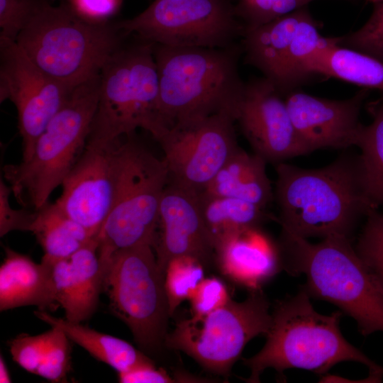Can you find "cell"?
<instances>
[{"label": "cell", "instance_id": "25", "mask_svg": "<svg viewBox=\"0 0 383 383\" xmlns=\"http://www.w3.org/2000/svg\"><path fill=\"white\" fill-rule=\"evenodd\" d=\"M36 211L30 232L42 247L44 262L68 258L95 238L55 203L48 202Z\"/></svg>", "mask_w": 383, "mask_h": 383}, {"label": "cell", "instance_id": "39", "mask_svg": "<svg viewBox=\"0 0 383 383\" xmlns=\"http://www.w3.org/2000/svg\"><path fill=\"white\" fill-rule=\"evenodd\" d=\"M11 377L6 367V362L1 355L0 357V382L1 383H8L11 382Z\"/></svg>", "mask_w": 383, "mask_h": 383}, {"label": "cell", "instance_id": "10", "mask_svg": "<svg viewBox=\"0 0 383 383\" xmlns=\"http://www.w3.org/2000/svg\"><path fill=\"white\" fill-rule=\"evenodd\" d=\"M270 309L262 289L250 291L244 301L231 299L206 315L179 321L167 335L166 347L186 353L206 372L228 379L247 343L268 333Z\"/></svg>", "mask_w": 383, "mask_h": 383}, {"label": "cell", "instance_id": "4", "mask_svg": "<svg viewBox=\"0 0 383 383\" xmlns=\"http://www.w3.org/2000/svg\"><path fill=\"white\" fill-rule=\"evenodd\" d=\"M282 266L311 298L330 302L353 318L364 336L383 332V291L352 246L351 238L331 236L311 243L282 230Z\"/></svg>", "mask_w": 383, "mask_h": 383}, {"label": "cell", "instance_id": "11", "mask_svg": "<svg viewBox=\"0 0 383 383\" xmlns=\"http://www.w3.org/2000/svg\"><path fill=\"white\" fill-rule=\"evenodd\" d=\"M116 26L126 35L172 47L226 48L245 30L232 0H155Z\"/></svg>", "mask_w": 383, "mask_h": 383}, {"label": "cell", "instance_id": "21", "mask_svg": "<svg viewBox=\"0 0 383 383\" xmlns=\"http://www.w3.org/2000/svg\"><path fill=\"white\" fill-rule=\"evenodd\" d=\"M0 267V310L35 306L40 310L58 306L52 282V264L35 262L9 248Z\"/></svg>", "mask_w": 383, "mask_h": 383}, {"label": "cell", "instance_id": "20", "mask_svg": "<svg viewBox=\"0 0 383 383\" xmlns=\"http://www.w3.org/2000/svg\"><path fill=\"white\" fill-rule=\"evenodd\" d=\"M98 248L95 238L70 257L52 263L55 300L70 321L82 323L98 306L104 284Z\"/></svg>", "mask_w": 383, "mask_h": 383}, {"label": "cell", "instance_id": "24", "mask_svg": "<svg viewBox=\"0 0 383 383\" xmlns=\"http://www.w3.org/2000/svg\"><path fill=\"white\" fill-rule=\"evenodd\" d=\"M34 313L50 327L62 331L70 340L83 348L94 358L109 365L118 373L152 360L142 350L123 339L96 331L82 323L54 316L45 310L38 309Z\"/></svg>", "mask_w": 383, "mask_h": 383}, {"label": "cell", "instance_id": "19", "mask_svg": "<svg viewBox=\"0 0 383 383\" xmlns=\"http://www.w3.org/2000/svg\"><path fill=\"white\" fill-rule=\"evenodd\" d=\"M215 267L225 278L250 291L262 286L283 270L278 243L260 228L233 235L215 249Z\"/></svg>", "mask_w": 383, "mask_h": 383}, {"label": "cell", "instance_id": "31", "mask_svg": "<svg viewBox=\"0 0 383 383\" xmlns=\"http://www.w3.org/2000/svg\"><path fill=\"white\" fill-rule=\"evenodd\" d=\"M70 340L62 331L51 327L43 357L35 374L52 382L65 381L71 368Z\"/></svg>", "mask_w": 383, "mask_h": 383}, {"label": "cell", "instance_id": "32", "mask_svg": "<svg viewBox=\"0 0 383 383\" xmlns=\"http://www.w3.org/2000/svg\"><path fill=\"white\" fill-rule=\"evenodd\" d=\"M338 45L383 62V2L374 4L372 12L363 26L339 37Z\"/></svg>", "mask_w": 383, "mask_h": 383}, {"label": "cell", "instance_id": "16", "mask_svg": "<svg viewBox=\"0 0 383 383\" xmlns=\"http://www.w3.org/2000/svg\"><path fill=\"white\" fill-rule=\"evenodd\" d=\"M235 121L254 152L267 162L278 164L309 153L296 131L285 99L265 77L245 82Z\"/></svg>", "mask_w": 383, "mask_h": 383}, {"label": "cell", "instance_id": "40", "mask_svg": "<svg viewBox=\"0 0 383 383\" xmlns=\"http://www.w3.org/2000/svg\"><path fill=\"white\" fill-rule=\"evenodd\" d=\"M368 2L372 3L373 4L383 2V0H366Z\"/></svg>", "mask_w": 383, "mask_h": 383}, {"label": "cell", "instance_id": "8", "mask_svg": "<svg viewBox=\"0 0 383 383\" xmlns=\"http://www.w3.org/2000/svg\"><path fill=\"white\" fill-rule=\"evenodd\" d=\"M121 48L100 74L97 106L87 141L113 143L138 128L155 127L159 93L153 44Z\"/></svg>", "mask_w": 383, "mask_h": 383}, {"label": "cell", "instance_id": "13", "mask_svg": "<svg viewBox=\"0 0 383 383\" xmlns=\"http://www.w3.org/2000/svg\"><path fill=\"white\" fill-rule=\"evenodd\" d=\"M235 118L229 112L162 129L160 143L168 182L201 193L238 149Z\"/></svg>", "mask_w": 383, "mask_h": 383}, {"label": "cell", "instance_id": "27", "mask_svg": "<svg viewBox=\"0 0 383 383\" xmlns=\"http://www.w3.org/2000/svg\"><path fill=\"white\" fill-rule=\"evenodd\" d=\"M367 111L372 122L363 125L360 132L357 162L364 190L378 207L383 204V96L368 103Z\"/></svg>", "mask_w": 383, "mask_h": 383}, {"label": "cell", "instance_id": "2", "mask_svg": "<svg viewBox=\"0 0 383 383\" xmlns=\"http://www.w3.org/2000/svg\"><path fill=\"white\" fill-rule=\"evenodd\" d=\"M276 172L277 221L282 230L301 238H351L358 221L378 208L364 190L357 157L311 170L280 162Z\"/></svg>", "mask_w": 383, "mask_h": 383}, {"label": "cell", "instance_id": "9", "mask_svg": "<svg viewBox=\"0 0 383 383\" xmlns=\"http://www.w3.org/2000/svg\"><path fill=\"white\" fill-rule=\"evenodd\" d=\"M103 290L112 312L129 328L143 353L158 354L167 348L171 316L165 274L152 245L114 253L104 271Z\"/></svg>", "mask_w": 383, "mask_h": 383}, {"label": "cell", "instance_id": "23", "mask_svg": "<svg viewBox=\"0 0 383 383\" xmlns=\"http://www.w3.org/2000/svg\"><path fill=\"white\" fill-rule=\"evenodd\" d=\"M339 37L314 53L306 64L313 77L335 78L383 94V62L338 45Z\"/></svg>", "mask_w": 383, "mask_h": 383}, {"label": "cell", "instance_id": "14", "mask_svg": "<svg viewBox=\"0 0 383 383\" xmlns=\"http://www.w3.org/2000/svg\"><path fill=\"white\" fill-rule=\"evenodd\" d=\"M0 101L9 99L16 108L25 161L72 89L43 71L16 41L0 40Z\"/></svg>", "mask_w": 383, "mask_h": 383}, {"label": "cell", "instance_id": "29", "mask_svg": "<svg viewBox=\"0 0 383 383\" xmlns=\"http://www.w3.org/2000/svg\"><path fill=\"white\" fill-rule=\"evenodd\" d=\"M313 1L316 0H238L235 10L245 29H250L307 6Z\"/></svg>", "mask_w": 383, "mask_h": 383}, {"label": "cell", "instance_id": "34", "mask_svg": "<svg viewBox=\"0 0 383 383\" xmlns=\"http://www.w3.org/2000/svg\"><path fill=\"white\" fill-rule=\"evenodd\" d=\"M121 383L209 382V379L196 377L185 370H175L172 374L157 367L152 360L137 365L131 370L118 373Z\"/></svg>", "mask_w": 383, "mask_h": 383}, {"label": "cell", "instance_id": "30", "mask_svg": "<svg viewBox=\"0 0 383 383\" xmlns=\"http://www.w3.org/2000/svg\"><path fill=\"white\" fill-rule=\"evenodd\" d=\"M355 250L383 291V213L366 217Z\"/></svg>", "mask_w": 383, "mask_h": 383}, {"label": "cell", "instance_id": "33", "mask_svg": "<svg viewBox=\"0 0 383 383\" xmlns=\"http://www.w3.org/2000/svg\"><path fill=\"white\" fill-rule=\"evenodd\" d=\"M225 282L216 276L204 277L189 301L192 316L206 315L226 305L231 300Z\"/></svg>", "mask_w": 383, "mask_h": 383}, {"label": "cell", "instance_id": "12", "mask_svg": "<svg viewBox=\"0 0 383 383\" xmlns=\"http://www.w3.org/2000/svg\"><path fill=\"white\" fill-rule=\"evenodd\" d=\"M321 27L307 6L245 29L242 37L245 61L259 69L286 96L312 78L306 62L332 41L333 38L321 35Z\"/></svg>", "mask_w": 383, "mask_h": 383}, {"label": "cell", "instance_id": "26", "mask_svg": "<svg viewBox=\"0 0 383 383\" xmlns=\"http://www.w3.org/2000/svg\"><path fill=\"white\" fill-rule=\"evenodd\" d=\"M202 213L214 248L224 240L243 232L260 228L270 218L265 209L232 197L200 193Z\"/></svg>", "mask_w": 383, "mask_h": 383}, {"label": "cell", "instance_id": "1", "mask_svg": "<svg viewBox=\"0 0 383 383\" xmlns=\"http://www.w3.org/2000/svg\"><path fill=\"white\" fill-rule=\"evenodd\" d=\"M243 52L226 48L172 47L153 44L159 93L154 137L164 128L221 112L234 116L245 82L238 72Z\"/></svg>", "mask_w": 383, "mask_h": 383}, {"label": "cell", "instance_id": "35", "mask_svg": "<svg viewBox=\"0 0 383 383\" xmlns=\"http://www.w3.org/2000/svg\"><path fill=\"white\" fill-rule=\"evenodd\" d=\"M49 331L39 335L20 334L8 342L12 359L27 372L35 374L43 357Z\"/></svg>", "mask_w": 383, "mask_h": 383}, {"label": "cell", "instance_id": "36", "mask_svg": "<svg viewBox=\"0 0 383 383\" xmlns=\"http://www.w3.org/2000/svg\"><path fill=\"white\" fill-rule=\"evenodd\" d=\"M35 4V0H0V40L16 41Z\"/></svg>", "mask_w": 383, "mask_h": 383}, {"label": "cell", "instance_id": "37", "mask_svg": "<svg viewBox=\"0 0 383 383\" xmlns=\"http://www.w3.org/2000/svg\"><path fill=\"white\" fill-rule=\"evenodd\" d=\"M11 189L1 177L0 180V235L13 231H30L37 211L15 209L10 204Z\"/></svg>", "mask_w": 383, "mask_h": 383}, {"label": "cell", "instance_id": "28", "mask_svg": "<svg viewBox=\"0 0 383 383\" xmlns=\"http://www.w3.org/2000/svg\"><path fill=\"white\" fill-rule=\"evenodd\" d=\"M205 267L188 256L172 259L165 272V288L171 317L179 305L189 300L205 277Z\"/></svg>", "mask_w": 383, "mask_h": 383}, {"label": "cell", "instance_id": "15", "mask_svg": "<svg viewBox=\"0 0 383 383\" xmlns=\"http://www.w3.org/2000/svg\"><path fill=\"white\" fill-rule=\"evenodd\" d=\"M121 138L113 143L87 141L63 180L55 204L96 238L114 203Z\"/></svg>", "mask_w": 383, "mask_h": 383}, {"label": "cell", "instance_id": "38", "mask_svg": "<svg viewBox=\"0 0 383 383\" xmlns=\"http://www.w3.org/2000/svg\"><path fill=\"white\" fill-rule=\"evenodd\" d=\"M71 6L84 18L104 22L116 13L121 0H70Z\"/></svg>", "mask_w": 383, "mask_h": 383}, {"label": "cell", "instance_id": "7", "mask_svg": "<svg viewBox=\"0 0 383 383\" xmlns=\"http://www.w3.org/2000/svg\"><path fill=\"white\" fill-rule=\"evenodd\" d=\"M133 135L119 141L115 200L96 237L103 273L116 252L141 245L154 247L156 241L168 172L163 159L134 140Z\"/></svg>", "mask_w": 383, "mask_h": 383}, {"label": "cell", "instance_id": "6", "mask_svg": "<svg viewBox=\"0 0 383 383\" xmlns=\"http://www.w3.org/2000/svg\"><path fill=\"white\" fill-rule=\"evenodd\" d=\"M100 75L72 89L35 143L30 157L4 169L17 201L38 210L70 172L83 151L95 114Z\"/></svg>", "mask_w": 383, "mask_h": 383}, {"label": "cell", "instance_id": "17", "mask_svg": "<svg viewBox=\"0 0 383 383\" xmlns=\"http://www.w3.org/2000/svg\"><path fill=\"white\" fill-rule=\"evenodd\" d=\"M154 250L165 274L174 258L188 256L215 267V248L204 218L200 193L168 182L159 211Z\"/></svg>", "mask_w": 383, "mask_h": 383}, {"label": "cell", "instance_id": "18", "mask_svg": "<svg viewBox=\"0 0 383 383\" xmlns=\"http://www.w3.org/2000/svg\"><path fill=\"white\" fill-rule=\"evenodd\" d=\"M370 91L362 88L343 100L320 98L298 89L285 96L294 126L309 152L356 146L363 126L360 113Z\"/></svg>", "mask_w": 383, "mask_h": 383}, {"label": "cell", "instance_id": "3", "mask_svg": "<svg viewBox=\"0 0 383 383\" xmlns=\"http://www.w3.org/2000/svg\"><path fill=\"white\" fill-rule=\"evenodd\" d=\"M310 299L301 288L296 294L274 302L265 344L252 357L242 358L250 370L246 382H260V376L268 368L274 369L282 378L286 370L294 368L323 375L345 361L365 365L369 368V379L381 382L383 367L350 344L341 333L343 312L321 314Z\"/></svg>", "mask_w": 383, "mask_h": 383}, {"label": "cell", "instance_id": "5", "mask_svg": "<svg viewBox=\"0 0 383 383\" xmlns=\"http://www.w3.org/2000/svg\"><path fill=\"white\" fill-rule=\"evenodd\" d=\"M116 24L96 22L72 6L37 2L16 43L43 71L70 89L100 75L122 48Z\"/></svg>", "mask_w": 383, "mask_h": 383}, {"label": "cell", "instance_id": "22", "mask_svg": "<svg viewBox=\"0 0 383 383\" xmlns=\"http://www.w3.org/2000/svg\"><path fill=\"white\" fill-rule=\"evenodd\" d=\"M266 163L260 155L239 147L202 192L242 199L266 209L274 197Z\"/></svg>", "mask_w": 383, "mask_h": 383}]
</instances>
